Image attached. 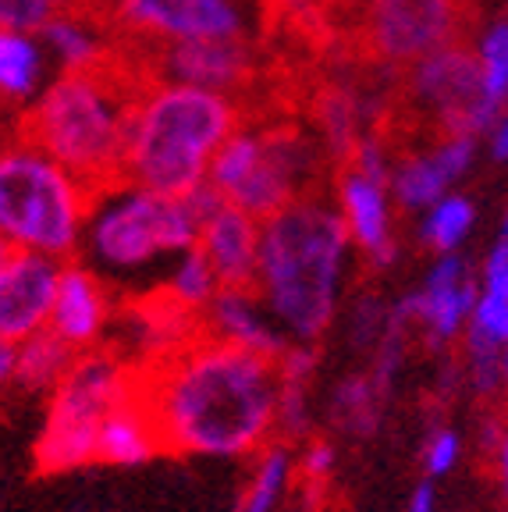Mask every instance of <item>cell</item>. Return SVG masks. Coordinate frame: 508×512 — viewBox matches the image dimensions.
<instances>
[{
	"mask_svg": "<svg viewBox=\"0 0 508 512\" xmlns=\"http://www.w3.org/2000/svg\"><path fill=\"white\" fill-rule=\"evenodd\" d=\"M160 445L175 456H256L278 431V360L199 331L135 370Z\"/></svg>",
	"mask_w": 508,
	"mask_h": 512,
	"instance_id": "cell-1",
	"label": "cell"
},
{
	"mask_svg": "<svg viewBox=\"0 0 508 512\" xmlns=\"http://www.w3.org/2000/svg\"><path fill=\"white\" fill-rule=\"evenodd\" d=\"M164 82L143 47L111 40L89 68H72L18 118L15 136L40 146L72 171L93 203L125 189V160L135 111Z\"/></svg>",
	"mask_w": 508,
	"mask_h": 512,
	"instance_id": "cell-2",
	"label": "cell"
},
{
	"mask_svg": "<svg viewBox=\"0 0 508 512\" xmlns=\"http://www.w3.org/2000/svg\"><path fill=\"white\" fill-rule=\"evenodd\" d=\"M349 246L345 217L310 196L260 221L256 296L295 342H320L338 310V281Z\"/></svg>",
	"mask_w": 508,
	"mask_h": 512,
	"instance_id": "cell-3",
	"label": "cell"
},
{
	"mask_svg": "<svg viewBox=\"0 0 508 512\" xmlns=\"http://www.w3.org/2000/svg\"><path fill=\"white\" fill-rule=\"evenodd\" d=\"M242 128L239 104L203 86H167L157 82L135 111L128 139V185L189 196L210 168V157L228 136Z\"/></svg>",
	"mask_w": 508,
	"mask_h": 512,
	"instance_id": "cell-4",
	"label": "cell"
},
{
	"mask_svg": "<svg viewBox=\"0 0 508 512\" xmlns=\"http://www.w3.org/2000/svg\"><path fill=\"white\" fill-rule=\"evenodd\" d=\"M93 196L40 146L0 143V239L15 249L72 260L82 249Z\"/></svg>",
	"mask_w": 508,
	"mask_h": 512,
	"instance_id": "cell-5",
	"label": "cell"
},
{
	"mask_svg": "<svg viewBox=\"0 0 508 512\" xmlns=\"http://www.w3.org/2000/svg\"><path fill=\"white\" fill-rule=\"evenodd\" d=\"M207 178L224 203L267 221L288 203L317 196V146L302 118L242 125L217 146Z\"/></svg>",
	"mask_w": 508,
	"mask_h": 512,
	"instance_id": "cell-6",
	"label": "cell"
},
{
	"mask_svg": "<svg viewBox=\"0 0 508 512\" xmlns=\"http://www.w3.org/2000/svg\"><path fill=\"white\" fill-rule=\"evenodd\" d=\"M221 203L214 185H196L189 196L125 185L89 207L82 249L107 271H139L164 253L196 246L199 224Z\"/></svg>",
	"mask_w": 508,
	"mask_h": 512,
	"instance_id": "cell-7",
	"label": "cell"
},
{
	"mask_svg": "<svg viewBox=\"0 0 508 512\" xmlns=\"http://www.w3.org/2000/svg\"><path fill=\"white\" fill-rule=\"evenodd\" d=\"M135 367L96 345L75 356L72 370L47 395V416L36 438V470L72 473L96 463V434L111 409L135 395Z\"/></svg>",
	"mask_w": 508,
	"mask_h": 512,
	"instance_id": "cell-8",
	"label": "cell"
},
{
	"mask_svg": "<svg viewBox=\"0 0 508 512\" xmlns=\"http://www.w3.org/2000/svg\"><path fill=\"white\" fill-rule=\"evenodd\" d=\"M473 25V0H366L342 61L402 72L437 50L469 43Z\"/></svg>",
	"mask_w": 508,
	"mask_h": 512,
	"instance_id": "cell-9",
	"label": "cell"
},
{
	"mask_svg": "<svg viewBox=\"0 0 508 512\" xmlns=\"http://www.w3.org/2000/svg\"><path fill=\"white\" fill-rule=\"evenodd\" d=\"M143 47V43H135ZM153 68L160 79L175 75L189 86L214 89V93L235 96V104L246 100L256 82L267 72L270 57H260V47L246 36H196V40H160L146 43Z\"/></svg>",
	"mask_w": 508,
	"mask_h": 512,
	"instance_id": "cell-10",
	"label": "cell"
},
{
	"mask_svg": "<svg viewBox=\"0 0 508 512\" xmlns=\"http://www.w3.org/2000/svg\"><path fill=\"white\" fill-rule=\"evenodd\" d=\"M239 15L228 0H114L107 36L125 43L239 36Z\"/></svg>",
	"mask_w": 508,
	"mask_h": 512,
	"instance_id": "cell-11",
	"label": "cell"
},
{
	"mask_svg": "<svg viewBox=\"0 0 508 512\" xmlns=\"http://www.w3.org/2000/svg\"><path fill=\"white\" fill-rule=\"evenodd\" d=\"M61 264L64 260L32 249H15L8 256L0 271V338L22 342L47 328Z\"/></svg>",
	"mask_w": 508,
	"mask_h": 512,
	"instance_id": "cell-12",
	"label": "cell"
},
{
	"mask_svg": "<svg viewBox=\"0 0 508 512\" xmlns=\"http://www.w3.org/2000/svg\"><path fill=\"white\" fill-rule=\"evenodd\" d=\"M111 313H114L111 292L100 281V274L93 267L79 264L75 256L64 260L61 274H57L54 306H50L47 328L54 335H61L75 352H86L104 342Z\"/></svg>",
	"mask_w": 508,
	"mask_h": 512,
	"instance_id": "cell-13",
	"label": "cell"
},
{
	"mask_svg": "<svg viewBox=\"0 0 508 512\" xmlns=\"http://www.w3.org/2000/svg\"><path fill=\"white\" fill-rule=\"evenodd\" d=\"M196 249L207 256L221 288L256 292V253H260V221L256 217L221 200L199 224Z\"/></svg>",
	"mask_w": 508,
	"mask_h": 512,
	"instance_id": "cell-14",
	"label": "cell"
},
{
	"mask_svg": "<svg viewBox=\"0 0 508 512\" xmlns=\"http://www.w3.org/2000/svg\"><path fill=\"white\" fill-rule=\"evenodd\" d=\"M477 281L469 278L459 256H445L430 271L427 288L416 292V324L423 328L434 349H445L448 342L462 338L469 324V313L477 306Z\"/></svg>",
	"mask_w": 508,
	"mask_h": 512,
	"instance_id": "cell-15",
	"label": "cell"
},
{
	"mask_svg": "<svg viewBox=\"0 0 508 512\" xmlns=\"http://www.w3.org/2000/svg\"><path fill=\"white\" fill-rule=\"evenodd\" d=\"M203 331L239 349L270 356V360H278L288 349V335L274 324L263 299L249 288H217V296L203 310Z\"/></svg>",
	"mask_w": 508,
	"mask_h": 512,
	"instance_id": "cell-16",
	"label": "cell"
},
{
	"mask_svg": "<svg viewBox=\"0 0 508 512\" xmlns=\"http://www.w3.org/2000/svg\"><path fill=\"white\" fill-rule=\"evenodd\" d=\"M338 192H342V217L349 239L359 242L370 264H388L395 256L388 207H384V185L366 178L356 168H338Z\"/></svg>",
	"mask_w": 508,
	"mask_h": 512,
	"instance_id": "cell-17",
	"label": "cell"
},
{
	"mask_svg": "<svg viewBox=\"0 0 508 512\" xmlns=\"http://www.w3.org/2000/svg\"><path fill=\"white\" fill-rule=\"evenodd\" d=\"M160 452H164V445H160L157 424H153L150 409L143 406L139 392L128 395L118 409H111L107 420L100 424V434H96V463L143 466Z\"/></svg>",
	"mask_w": 508,
	"mask_h": 512,
	"instance_id": "cell-18",
	"label": "cell"
},
{
	"mask_svg": "<svg viewBox=\"0 0 508 512\" xmlns=\"http://www.w3.org/2000/svg\"><path fill=\"white\" fill-rule=\"evenodd\" d=\"M79 352L54 335L50 328L15 342V388L32 395H50L68 370H72Z\"/></svg>",
	"mask_w": 508,
	"mask_h": 512,
	"instance_id": "cell-19",
	"label": "cell"
},
{
	"mask_svg": "<svg viewBox=\"0 0 508 512\" xmlns=\"http://www.w3.org/2000/svg\"><path fill=\"white\" fill-rule=\"evenodd\" d=\"M43 79V57L29 32L0 29V100L25 104Z\"/></svg>",
	"mask_w": 508,
	"mask_h": 512,
	"instance_id": "cell-20",
	"label": "cell"
},
{
	"mask_svg": "<svg viewBox=\"0 0 508 512\" xmlns=\"http://www.w3.org/2000/svg\"><path fill=\"white\" fill-rule=\"evenodd\" d=\"M384 406H388V395L377 388L374 377L356 374V377H345V381L334 388L331 416H334V424L342 427V431H349L352 438H370V434H377V427H381Z\"/></svg>",
	"mask_w": 508,
	"mask_h": 512,
	"instance_id": "cell-21",
	"label": "cell"
},
{
	"mask_svg": "<svg viewBox=\"0 0 508 512\" xmlns=\"http://www.w3.org/2000/svg\"><path fill=\"white\" fill-rule=\"evenodd\" d=\"M455 178V171L448 168V160L441 153H405L395 164V192L405 207H427L437 203V196L445 192V185Z\"/></svg>",
	"mask_w": 508,
	"mask_h": 512,
	"instance_id": "cell-22",
	"label": "cell"
},
{
	"mask_svg": "<svg viewBox=\"0 0 508 512\" xmlns=\"http://www.w3.org/2000/svg\"><path fill=\"white\" fill-rule=\"evenodd\" d=\"M292 473H295L292 452L285 445H270L267 441L260 448V463L253 470L246 498H242V505L235 512H274L281 495L288 491V484H292Z\"/></svg>",
	"mask_w": 508,
	"mask_h": 512,
	"instance_id": "cell-23",
	"label": "cell"
},
{
	"mask_svg": "<svg viewBox=\"0 0 508 512\" xmlns=\"http://www.w3.org/2000/svg\"><path fill=\"white\" fill-rule=\"evenodd\" d=\"M40 32H43V40L54 47L57 61L64 64V72H72V68H89V64L107 50V43H111V40L107 43L96 40V25H89L86 18L64 15V11H57Z\"/></svg>",
	"mask_w": 508,
	"mask_h": 512,
	"instance_id": "cell-24",
	"label": "cell"
},
{
	"mask_svg": "<svg viewBox=\"0 0 508 512\" xmlns=\"http://www.w3.org/2000/svg\"><path fill=\"white\" fill-rule=\"evenodd\" d=\"M462 338H466L462 352H466V381H469V388H473L480 399H494V395L505 388V377H501V345H505V342L491 338L487 331L473 328V324H466Z\"/></svg>",
	"mask_w": 508,
	"mask_h": 512,
	"instance_id": "cell-25",
	"label": "cell"
},
{
	"mask_svg": "<svg viewBox=\"0 0 508 512\" xmlns=\"http://www.w3.org/2000/svg\"><path fill=\"white\" fill-rule=\"evenodd\" d=\"M217 278L214 271H210L207 256L199 253L196 246L185 249V260L178 264V271L171 274V281H167V292L178 299L182 306H189V310L203 313L210 306V299L217 296Z\"/></svg>",
	"mask_w": 508,
	"mask_h": 512,
	"instance_id": "cell-26",
	"label": "cell"
},
{
	"mask_svg": "<svg viewBox=\"0 0 508 512\" xmlns=\"http://www.w3.org/2000/svg\"><path fill=\"white\" fill-rule=\"evenodd\" d=\"M469 228H473V207L462 196H452V200H441L430 210L427 224H423V239L437 253H448L466 239Z\"/></svg>",
	"mask_w": 508,
	"mask_h": 512,
	"instance_id": "cell-27",
	"label": "cell"
},
{
	"mask_svg": "<svg viewBox=\"0 0 508 512\" xmlns=\"http://www.w3.org/2000/svg\"><path fill=\"white\" fill-rule=\"evenodd\" d=\"M57 15V0H0V29L40 32Z\"/></svg>",
	"mask_w": 508,
	"mask_h": 512,
	"instance_id": "cell-28",
	"label": "cell"
},
{
	"mask_svg": "<svg viewBox=\"0 0 508 512\" xmlns=\"http://www.w3.org/2000/svg\"><path fill=\"white\" fill-rule=\"evenodd\" d=\"M459 456H462V438L455 431H448V427H437V431L427 434V441H423V473H427L430 480L434 477H445V473H452L455 466H459Z\"/></svg>",
	"mask_w": 508,
	"mask_h": 512,
	"instance_id": "cell-29",
	"label": "cell"
},
{
	"mask_svg": "<svg viewBox=\"0 0 508 512\" xmlns=\"http://www.w3.org/2000/svg\"><path fill=\"white\" fill-rule=\"evenodd\" d=\"M484 82L494 104H501L508 96V25H498L484 43Z\"/></svg>",
	"mask_w": 508,
	"mask_h": 512,
	"instance_id": "cell-30",
	"label": "cell"
},
{
	"mask_svg": "<svg viewBox=\"0 0 508 512\" xmlns=\"http://www.w3.org/2000/svg\"><path fill=\"white\" fill-rule=\"evenodd\" d=\"M313 413H310V399H306V384H281L278 392V431L288 438H302L310 431Z\"/></svg>",
	"mask_w": 508,
	"mask_h": 512,
	"instance_id": "cell-31",
	"label": "cell"
},
{
	"mask_svg": "<svg viewBox=\"0 0 508 512\" xmlns=\"http://www.w3.org/2000/svg\"><path fill=\"white\" fill-rule=\"evenodd\" d=\"M306 4H310L320 22L334 32V40H338V47H342V54H345V43H349L352 29H356L359 11H363L366 0H306Z\"/></svg>",
	"mask_w": 508,
	"mask_h": 512,
	"instance_id": "cell-32",
	"label": "cell"
},
{
	"mask_svg": "<svg viewBox=\"0 0 508 512\" xmlns=\"http://www.w3.org/2000/svg\"><path fill=\"white\" fill-rule=\"evenodd\" d=\"M469 324L480 331H487L498 342H508V296L505 292H491L484 288L477 296V306L469 313Z\"/></svg>",
	"mask_w": 508,
	"mask_h": 512,
	"instance_id": "cell-33",
	"label": "cell"
},
{
	"mask_svg": "<svg viewBox=\"0 0 508 512\" xmlns=\"http://www.w3.org/2000/svg\"><path fill=\"white\" fill-rule=\"evenodd\" d=\"M317 363H320L317 342H295V345H288V349L278 356L281 384H306V388H310L313 374H317Z\"/></svg>",
	"mask_w": 508,
	"mask_h": 512,
	"instance_id": "cell-34",
	"label": "cell"
},
{
	"mask_svg": "<svg viewBox=\"0 0 508 512\" xmlns=\"http://www.w3.org/2000/svg\"><path fill=\"white\" fill-rule=\"evenodd\" d=\"M334 470V445L331 441H310L299 459V473L306 484H327Z\"/></svg>",
	"mask_w": 508,
	"mask_h": 512,
	"instance_id": "cell-35",
	"label": "cell"
},
{
	"mask_svg": "<svg viewBox=\"0 0 508 512\" xmlns=\"http://www.w3.org/2000/svg\"><path fill=\"white\" fill-rule=\"evenodd\" d=\"M384 320H388V313H384L377 303L366 299V303L356 310V328H352V338H356L359 345H377V338H381V331H384Z\"/></svg>",
	"mask_w": 508,
	"mask_h": 512,
	"instance_id": "cell-36",
	"label": "cell"
},
{
	"mask_svg": "<svg viewBox=\"0 0 508 512\" xmlns=\"http://www.w3.org/2000/svg\"><path fill=\"white\" fill-rule=\"evenodd\" d=\"M484 285L491 288V292H505L508 296V235L491 249V256H487Z\"/></svg>",
	"mask_w": 508,
	"mask_h": 512,
	"instance_id": "cell-37",
	"label": "cell"
},
{
	"mask_svg": "<svg viewBox=\"0 0 508 512\" xmlns=\"http://www.w3.org/2000/svg\"><path fill=\"white\" fill-rule=\"evenodd\" d=\"M15 388V342L0 338V399Z\"/></svg>",
	"mask_w": 508,
	"mask_h": 512,
	"instance_id": "cell-38",
	"label": "cell"
},
{
	"mask_svg": "<svg viewBox=\"0 0 508 512\" xmlns=\"http://www.w3.org/2000/svg\"><path fill=\"white\" fill-rule=\"evenodd\" d=\"M505 431H508V420H501V416H487L484 420V427H480V448H484L487 456H494V448L501 445Z\"/></svg>",
	"mask_w": 508,
	"mask_h": 512,
	"instance_id": "cell-39",
	"label": "cell"
},
{
	"mask_svg": "<svg viewBox=\"0 0 508 512\" xmlns=\"http://www.w3.org/2000/svg\"><path fill=\"white\" fill-rule=\"evenodd\" d=\"M405 512H437V491L434 484L427 480H420L413 491V498H409V505H405Z\"/></svg>",
	"mask_w": 508,
	"mask_h": 512,
	"instance_id": "cell-40",
	"label": "cell"
},
{
	"mask_svg": "<svg viewBox=\"0 0 508 512\" xmlns=\"http://www.w3.org/2000/svg\"><path fill=\"white\" fill-rule=\"evenodd\" d=\"M494 466H498V480H501V491H505V502H508V431L501 438V445L494 448Z\"/></svg>",
	"mask_w": 508,
	"mask_h": 512,
	"instance_id": "cell-41",
	"label": "cell"
},
{
	"mask_svg": "<svg viewBox=\"0 0 508 512\" xmlns=\"http://www.w3.org/2000/svg\"><path fill=\"white\" fill-rule=\"evenodd\" d=\"M494 153H498V157H508V118H505V128L498 132V143H494Z\"/></svg>",
	"mask_w": 508,
	"mask_h": 512,
	"instance_id": "cell-42",
	"label": "cell"
},
{
	"mask_svg": "<svg viewBox=\"0 0 508 512\" xmlns=\"http://www.w3.org/2000/svg\"><path fill=\"white\" fill-rule=\"evenodd\" d=\"M11 253H15V246L0 239V271H4V264H8V256H11Z\"/></svg>",
	"mask_w": 508,
	"mask_h": 512,
	"instance_id": "cell-43",
	"label": "cell"
},
{
	"mask_svg": "<svg viewBox=\"0 0 508 512\" xmlns=\"http://www.w3.org/2000/svg\"><path fill=\"white\" fill-rule=\"evenodd\" d=\"M501 377H505V388H508V342L501 345Z\"/></svg>",
	"mask_w": 508,
	"mask_h": 512,
	"instance_id": "cell-44",
	"label": "cell"
},
{
	"mask_svg": "<svg viewBox=\"0 0 508 512\" xmlns=\"http://www.w3.org/2000/svg\"><path fill=\"white\" fill-rule=\"evenodd\" d=\"M505 232H508V221H505Z\"/></svg>",
	"mask_w": 508,
	"mask_h": 512,
	"instance_id": "cell-45",
	"label": "cell"
},
{
	"mask_svg": "<svg viewBox=\"0 0 508 512\" xmlns=\"http://www.w3.org/2000/svg\"><path fill=\"white\" fill-rule=\"evenodd\" d=\"M505 392H508V388H505ZM505 420H508V416H505Z\"/></svg>",
	"mask_w": 508,
	"mask_h": 512,
	"instance_id": "cell-46",
	"label": "cell"
}]
</instances>
